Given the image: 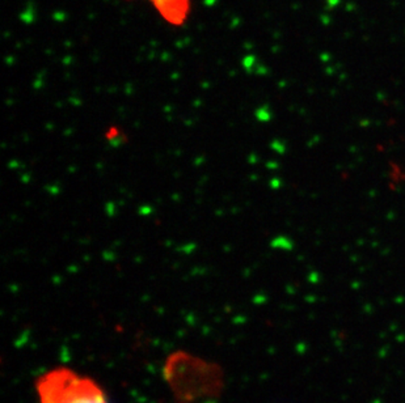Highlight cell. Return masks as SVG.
Listing matches in <instances>:
<instances>
[{
    "label": "cell",
    "mask_w": 405,
    "mask_h": 403,
    "mask_svg": "<svg viewBox=\"0 0 405 403\" xmlns=\"http://www.w3.org/2000/svg\"><path fill=\"white\" fill-rule=\"evenodd\" d=\"M167 24L181 27L191 14V0H147Z\"/></svg>",
    "instance_id": "obj_2"
},
{
    "label": "cell",
    "mask_w": 405,
    "mask_h": 403,
    "mask_svg": "<svg viewBox=\"0 0 405 403\" xmlns=\"http://www.w3.org/2000/svg\"><path fill=\"white\" fill-rule=\"evenodd\" d=\"M36 393L40 403H110L95 380L67 367L54 368L40 376Z\"/></svg>",
    "instance_id": "obj_1"
}]
</instances>
